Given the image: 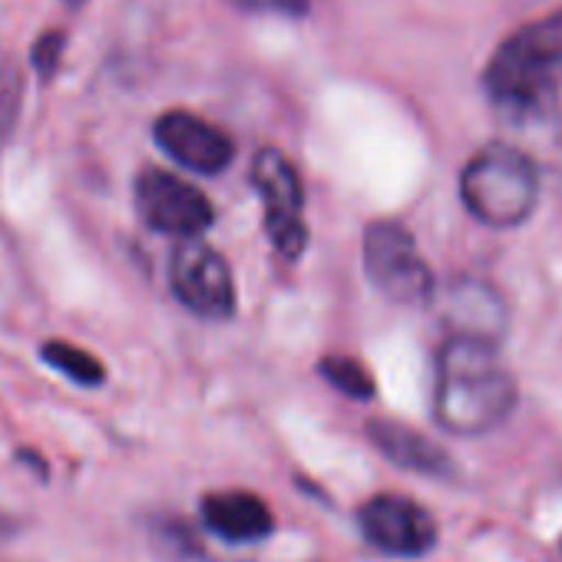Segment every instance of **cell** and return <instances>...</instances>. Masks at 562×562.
<instances>
[{
	"label": "cell",
	"instance_id": "cell-1",
	"mask_svg": "<svg viewBox=\"0 0 562 562\" xmlns=\"http://www.w3.org/2000/svg\"><path fill=\"white\" fill-rule=\"evenodd\" d=\"M519 387L493 341L447 338L437 355L434 417L457 437H480L509 420Z\"/></svg>",
	"mask_w": 562,
	"mask_h": 562
},
{
	"label": "cell",
	"instance_id": "cell-2",
	"mask_svg": "<svg viewBox=\"0 0 562 562\" xmlns=\"http://www.w3.org/2000/svg\"><path fill=\"white\" fill-rule=\"evenodd\" d=\"M483 90L513 120L546 113L562 93V11L509 34L483 70Z\"/></svg>",
	"mask_w": 562,
	"mask_h": 562
},
{
	"label": "cell",
	"instance_id": "cell-3",
	"mask_svg": "<svg viewBox=\"0 0 562 562\" xmlns=\"http://www.w3.org/2000/svg\"><path fill=\"white\" fill-rule=\"evenodd\" d=\"M460 199L476 222L490 228H516L539 202V172L526 153L493 143L473 153L463 166Z\"/></svg>",
	"mask_w": 562,
	"mask_h": 562
},
{
	"label": "cell",
	"instance_id": "cell-4",
	"mask_svg": "<svg viewBox=\"0 0 562 562\" xmlns=\"http://www.w3.org/2000/svg\"><path fill=\"white\" fill-rule=\"evenodd\" d=\"M364 268L371 285L401 305H420L430 302L434 295V274L430 265L424 261L414 235L394 222V218H381L371 222L364 232Z\"/></svg>",
	"mask_w": 562,
	"mask_h": 562
},
{
	"label": "cell",
	"instance_id": "cell-5",
	"mask_svg": "<svg viewBox=\"0 0 562 562\" xmlns=\"http://www.w3.org/2000/svg\"><path fill=\"white\" fill-rule=\"evenodd\" d=\"M251 186L265 209V232L281 258H299L308 245L305 192L292 159L278 149H261L251 159Z\"/></svg>",
	"mask_w": 562,
	"mask_h": 562
},
{
	"label": "cell",
	"instance_id": "cell-6",
	"mask_svg": "<svg viewBox=\"0 0 562 562\" xmlns=\"http://www.w3.org/2000/svg\"><path fill=\"white\" fill-rule=\"evenodd\" d=\"M172 295L199 318L222 322L235 315V278L228 261L199 238H179L169 255Z\"/></svg>",
	"mask_w": 562,
	"mask_h": 562
},
{
	"label": "cell",
	"instance_id": "cell-7",
	"mask_svg": "<svg viewBox=\"0 0 562 562\" xmlns=\"http://www.w3.org/2000/svg\"><path fill=\"white\" fill-rule=\"evenodd\" d=\"M133 195L139 218L169 238H199L215 222L209 195L162 169H143Z\"/></svg>",
	"mask_w": 562,
	"mask_h": 562
},
{
	"label": "cell",
	"instance_id": "cell-8",
	"mask_svg": "<svg viewBox=\"0 0 562 562\" xmlns=\"http://www.w3.org/2000/svg\"><path fill=\"white\" fill-rule=\"evenodd\" d=\"M430 302L450 338H480L499 345L506 335V302L483 278H450L443 289H434Z\"/></svg>",
	"mask_w": 562,
	"mask_h": 562
},
{
	"label": "cell",
	"instance_id": "cell-9",
	"mask_svg": "<svg viewBox=\"0 0 562 562\" xmlns=\"http://www.w3.org/2000/svg\"><path fill=\"white\" fill-rule=\"evenodd\" d=\"M358 522L364 539L387 555H424L437 542L434 516L420 503L397 493L368 499L358 513Z\"/></svg>",
	"mask_w": 562,
	"mask_h": 562
},
{
	"label": "cell",
	"instance_id": "cell-10",
	"mask_svg": "<svg viewBox=\"0 0 562 562\" xmlns=\"http://www.w3.org/2000/svg\"><path fill=\"white\" fill-rule=\"evenodd\" d=\"M156 146L179 166L215 176L225 172L235 159V143L212 123H205L195 113L169 110L156 120Z\"/></svg>",
	"mask_w": 562,
	"mask_h": 562
},
{
	"label": "cell",
	"instance_id": "cell-11",
	"mask_svg": "<svg viewBox=\"0 0 562 562\" xmlns=\"http://www.w3.org/2000/svg\"><path fill=\"white\" fill-rule=\"evenodd\" d=\"M202 522L209 532H215L222 542H232V546L261 542L274 529L271 509L248 490L209 493L202 499Z\"/></svg>",
	"mask_w": 562,
	"mask_h": 562
},
{
	"label": "cell",
	"instance_id": "cell-12",
	"mask_svg": "<svg viewBox=\"0 0 562 562\" xmlns=\"http://www.w3.org/2000/svg\"><path fill=\"white\" fill-rule=\"evenodd\" d=\"M368 434L391 463L424 476H453V460L447 457V450L427 440L424 434H417L414 427L397 420H371Z\"/></svg>",
	"mask_w": 562,
	"mask_h": 562
},
{
	"label": "cell",
	"instance_id": "cell-13",
	"mask_svg": "<svg viewBox=\"0 0 562 562\" xmlns=\"http://www.w3.org/2000/svg\"><path fill=\"white\" fill-rule=\"evenodd\" d=\"M41 358L60 371L64 378H70L74 384L80 387H100L106 381V368L100 364V358H93L90 351L77 348V345H67V341H47L41 348Z\"/></svg>",
	"mask_w": 562,
	"mask_h": 562
},
{
	"label": "cell",
	"instance_id": "cell-14",
	"mask_svg": "<svg viewBox=\"0 0 562 562\" xmlns=\"http://www.w3.org/2000/svg\"><path fill=\"white\" fill-rule=\"evenodd\" d=\"M318 374L341 394L355 397V401H371L378 394L374 378L368 374V368L355 358H325L318 364Z\"/></svg>",
	"mask_w": 562,
	"mask_h": 562
},
{
	"label": "cell",
	"instance_id": "cell-15",
	"mask_svg": "<svg viewBox=\"0 0 562 562\" xmlns=\"http://www.w3.org/2000/svg\"><path fill=\"white\" fill-rule=\"evenodd\" d=\"M21 100H24V80L11 57L0 54V146L8 143L21 120Z\"/></svg>",
	"mask_w": 562,
	"mask_h": 562
},
{
	"label": "cell",
	"instance_id": "cell-16",
	"mask_svg": "<svg viewBox=\"0 0 562 562\" xmlns=\"http://www.w3.org/2000/svg\"><path fill=\"white\" fill-rule=\"evenodd\" d=\"M64 47H67V37H64L60 31H50V34H44V37L34 44L31 64H34V70H37L44 80H50V77L57 74L60 57H64Z\"/></svg>",
	"mask_w": 562,
	"mask_h": 562
},
{
	"label": "cell",
	"instance_id": "cell-17",
	"mask_svg": "<svg viewBox=\"0 0 562 562\" xmlns=\"http://www.w3.org/2000/svg\"><path fill=\"white\" fill-rule=\"evenodd\" d=\"M232 8L248 14H285V18H305L315 0H228Z\"/></svg>",
	"mask_w": 562,
	"mask_h": 562
},
{
	"label": "cell",
	"instance_id": "cell-18",
	"mask_svg": "<svg viewBox=\"0 0 562 562\" xmlns=\"http://www.w3.org/2000/svg\"><path fill=\"white\" fill-rule=\"evenodd\" d=\"M67 8H80V4H87V0H64Z\"/></svg>",
	"mask_w": 562,
	"mask_h": 562
}]
</instances>
